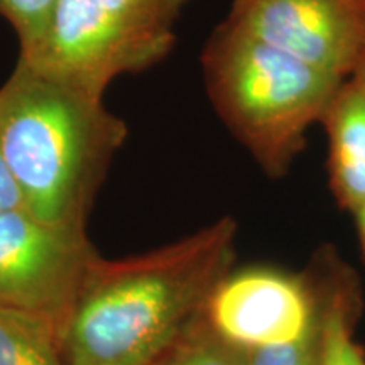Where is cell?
<instances>
[{
    "instance_id": "obj_17",
    "label": "cell",
    "mask_w": 365,
    "mask_h": 365,
    "mask_svg": "<svg viewBox=\"0 0 365 365\" xmlns=\"http://www.w3.org/2000/svg\"><path fill=\"white\" fill-rule=\"evenodd\" d=\"M359 2H360V4H364V6H365V0H359Z\"/></svg>"
},
{
    "instance_id": "obj_9",
    "label": "cell",
    "mask_w": 365,
    "mask_h": 365,
    "mask_svg": "<svg viewBox=\"0 0 365 365\" xmlns=\"http://www.w3.org/2000/svg\"><path fill=\"white\" fill-rule=\"evenodd\" d=\"M319 286V322L317 365H365L362 350L352 336L354 314L357 312L352 281L335 277Z\"/></svg>"
},
{
    "instance_id": "obj_6",
    "label": "cell",
    "mask_w": 365,
    "mask_h": 365,
    "mask_svg": "<svg viewBox=\"0 0 365 365\" xmlns=\"http://www.w3.org/2000/svg\"><path fill=\"white\" fill-rule=\"evenodd\" d=\"M225 21L341 80L365 63V6L359 0H234Z\"/></svg>"
},
{
    "instance_id": "obj_1",
    "label": "cell",
    "mask_w": 365,
    "mask_h": 365,
    "mask_svg": "<svg viewBox=\"0 0 365 365\" xmlns=\"http://www.w3.org/2000/svg\"><path fill=\"white\" fill-rule=\"evenodd\" d=\"M235 222L222 218L153 252L86 274L61 330L68 365H153L203 313L227 274Z\"/></svg>"
},
{
    "instance_id": "obj_12",
    "label": "cell",
    "mask_w": 365,
    "mask_h": 365,
    "mask_svg": "<svg viewBox=\"0 0 365 365\" xmlns=\"http://www.w3.org/2000/svg\"><path fill=\"white\" fill-rule=\"evenodd\" d=\"M58 0H0V17L19 39L21 54L33 51L44 38Z\"/></svg>"
},
{
    "instance_id": "obj_14",
    "label": "cell",
    "mask_w": 365,
    "mask_h": 365,
    "mask_svg": "<svg viewBox=\"0 0 365 365\" xmlns=\"http://www.w3.org/2000/svg\"><path fill=\"white\" fill-rule=\"evenodd\" d=\"M7 208H22V200L7 168L2 145H0V210Z\"/></svg>"
},
{
    "instance_id": "obj_7",
    "label": "cell",
    "mask_w": 365,
    "mask_h": 365,
    "mask_svg": "<svg viewBox=\"0 0 365 365\" xmlns=\"http://www.w3.org/2000/svg\"><path fill=\"white\" fill-rule=\"evenodd\" d=\"M203 317L222 340L245 352L294 344L317 330L318 291L277 269H242L217 282Z\"/></svg>"
},
{
    "instance_id": "obj_13",
    "label": "cell",
    "mask_w": 365,
    "mask_h": 365,
    "mask_svg": "<svg viewBox=\"0 0 365 365\" xmlns=\"http://www.w3.org/2000/svg\"><path fill=\"white\" fill-rule=\"evenodd\" d=\"M317 345L318 327L301 341L252 350L249 352V360L250 365H317Z\"/></svg>"
},
{
    "instance_id": "obj_11",
    "label": "cell",
    "mask_w": 365,
    "mask_h": 365,
    "mask_svg": "<svg viewBox=\"0 0 365 365\" xmlns=\"http://www.w3.org/2000/svg\"><path fill=\"white\" fill-rule=\"evenodd\" d=\"M153 365H250L249 352L222 340L203 313Z\"/></svg>"
},
{
    "instance_id": "obj_16",
    "label": "cell",
    "mask_w": 365,
    "mask_h": 365,
    "mask_svg": "<svg viewBox=\"0 0 365 365\" xmlns=\"http://www.w3.org/2000/svg\"><path fill=\"white\" fill-rule=\"evenodd\" d=\"M360 70H362V71L365 73V63H364V66H362V68H360Z\"/></svg>"
},
{
    "instance_id": "obj_2",
    "label": "cell",
    "mask_w": 365,
    "mask_h": 365,
    "mask_svg": "<svg viewBox=\"0 0 365 365\" xmlns=\"http://www.w3.org/2000/svg\"><path fill=\"white\" fill-rule=\"evenodd\" d=\"M127 125L103 93L17 59L0 86V145L22 208L49 225L85 222Z\"/></svg>"
},
{
    "instance_id": "obj_5",
    "label": "cell",
    "mask_w": 365,
    "mask_h": 365,
    "mask_svg": "<svg viewBox=\"0 0 365 365\" xmlns=\"http://www.w3.org/2000/svg\"><path fill=\"white\" fill-rule=\"evenodd\" d=\"M97 259L81 228L49 225L24 208L0 210V308L46 318L61 336Z\"/></svg>"
},
{
    "instance_id": "obj_8",
    "label": "cell",
    "mask_w": 365,
    "mask_h": 365,
    "mask_svg": "<svg viewBox=\"0 0 365 365\" xmlns=\"http://www.w3.org/2000/svg\"><path fill=\"white\" fill-rule=\"evenodd\" d=\"M330 140L331 190L341 207L357 212L365 202V73L341 81L322 117Z\"/></svg>"
},
{
    "instance_id": "obj_15",
    "label": "cell",
    "mask_w": 365,
    "mask_h": 365,
    "mask_svg": "<svg viewBox=\"0 0 365 365\" xmlns=\"http://www.w3.org/2000/svg\"><path fill=\"white\" fill-rule=\"evenodd\" d=\"M359 222V234H360V242H362V249L365 254V202L360 205V208L355 212Z\"/></svg>"
},
{
    "instance_id": "obj_4",
    "label": "cell",
    "mask_w": 365,
    "mask_h": 365,
    "mask_svg": "<svg viewBox=\"0 0 365 365\" xmlns=\"http://www.w3.org/2000/svg\"><path fill=\"white\" fill-rule=\"evenodd\" d=\"M188 0H58L27 61L105 93L118 75L161 63Z\"/></svg>"
},
{
    "instance_id": "obj_10",
    "label": "cell",
    "mask_w": 365,
    "mask_h": 365,
    "mask_svg": "<svg viewBox=\"0 0 365 365\" xmlns=\"http://www.w3.org/2000/svg\"><path fill=\"white\" fill-rule=\"evenodd\" d=\"M0 365H68L58 328L38 314L0 308Z\"/></svg>"
},
{
    "instance_id": "obj_3",
    "label": "cell",
    "mask_w": 365,
    "mask_h": 365,
    "mask_svg": "<svg viewBox=\"0 0 365 365\" xmlns=\"http://www.w3.org/2000/svg\"><path fill=\"white\" fill-rule=\"evenodd\" d=\"M202 71L213 108L269 176L286 175L344 81L227 21L205 44Z\"/></svg>"
}]
</instances>
